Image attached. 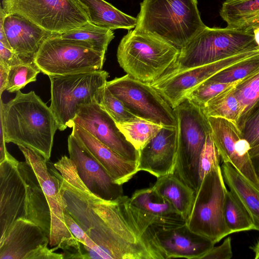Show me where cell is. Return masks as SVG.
Here are the masks:
<instances>
[{
  "label": "cell",
  "instance_id": "37",
  "mask_svg": "<svg viewBox=\"0 0 259 259\" xmlns=\"http://www.w3.org/2000/svg\"><path fill=\"white\" fill-rule=\"evenodd\" d=\"M221 157L213 142L211 133L206 137L198 162L199 185L205 175L220 166Z\"/></svg>",
  "mask_w": 259,
  "mask_h": 259
},
{
  "label": "cell",
  "instance_id": "17",
  "mask_svg": "<svg viewBox=\"0 0 259 259\" xmlns=\"http://www.w3.org/2000/svg\"><path fill=\"white\" fill-rule=\"evenodd\" d=\"M127 161L138 163L139 151L130 143L115 121L98 103L82 104L72 121Z\"/></svg>",
  "mask_w": 259,
  "mask_h": 259
},
{
  "label": "cell",
  "instance_id": "46",
  "mask_svg": "<svg viewBox=\"0 0 259 259\" xmlns=\"http://www.w3.org/2000/svg\"><path fill=\"white\" fill-rule=\"evenodd\" d=\"M255 254L254 258L259 259V240L257 242L255 245L251 247Z\"/></svg>",
  "mask_w": 259,
  "mask_h": 259
},
{
  "label": "cell",
  "instance_id": "8",
  "mask_svg": "<svg viewBox=\"0 0 259 259\" xmlns=\"http://www.w3.org/2000/svg\"><path fill=\"white\" fill-rule=\"evenodd\" d=\"M108 77V73L103 70L49 77L51 81L50 107L59 131L70 127L80 105L100 103Z\"/></svg>",
  "mask_w": 259,
  "mask_h": 259
},
{
  "label": "cell",
  "instance_id": "30",
  "mask_svg": "<svg viewBox=\"0 0 259 259\" xmlns=\"http://www.w3.org/2000/svg\"><path fill=\"white\" fill-rule=\"evenodd\" d=\"M233 89L240 106L237 126L240 130L249 112L259 102V71L241 80Z\"/></svg>",
  "mask_w": 259,
  "mask_h": 259
},
{
  "label": "cell",
  "instance_id": "18",
  "mask_svg": "<svg viewBox=\"0 0 259 259\" xmlns=\"http://www.w3.org/2000/svg\"><path fill=\"white\" fill-rule=\"evenodd\" d=\"M69 158L77 175L88 189L107 201H114L123 195L122 185L115 183L104 167L70 134L67 140Z\"/></svg>",
  "mask_w": 259,
  "mask_h": 259
},
{
  "label": "cell",
  "instance_id": "35",
  "mask_svg": "<svg viewBox=\"0 0 259 259\" xmlns=\"http://www.w3.org/2000/svg\"><path fill=\"white\" fill-rule=\"evenodd\" d=\"M240 81L234 83H221L208 78L190 92L186 98L203 108L209 100Z\"/></svg>",
  "mask_w": 259,
  "mask_h": 259
},
{
  "label": "cell",
  "instance_id": "34",
  "mask_svg": "<svg viewBox=\"0 0 259 259\" xmlns=\"http://www.w3.org/2000/svg\"><path fill=\"white\" fill-rule=\"evenodd\" d=\"M40 70L33 63H24L9 68L6 90L14 93L23 89L28 83L36 80Z\"/></svg>",
  "mask_w": 259,
  "mask_h": 259
},
{
  "label": "cell",
  "instance_id": "27",
  "mask_svg": "<svg viewBox=\"0 0 259 259\" xmlns=\"http://www.w3.org/2000/svg\"><path fill=\"white\" fill-rule=\"evenodd\" d=\"M220 14L228 27L247 28L259 21V0H225Z\"/></svg>",
  "mask_w": 259,
  "mask_h": 259
},
{
  "label": "cell",
  "instance_id": "31",
  "mask_svg": "<svg viewBox=\"0 0 259 259\" xmlns=\"http://www.w3.org/2000/svg\"><path fill=\"white\" fill-rule=\"evenodd\" d=\"M234 86L215 96L205 105L203 110L207 117L223 118L237 125L240 106L234 94Z\"/></svg>",
  "mask_w": 259,
  "mask_h": 259
},
{
  "label": "cell",
  "instance_id": "14",
  "mask_svg": "<svg viewBox=\"0 0 259 259\" xmlns=\"http://www.w3.org/2000/svg\"><path fill=\"white\" fill-rule=\"evenodd\" d=\"M259 54V49L246 51L204 65L178 72L150 83L174 108L200 84L219 71Z\"/></svg>",
  "mask_w": 259,
  "mask_h": 259
},
{
  "label": "cell",
  "instance_id": "21",
  "mask_svg": "<svg viewBox=\"0 0 259 259\" xmlns=\"http://www.w3.org/2000/svg\"><path fill=\"white\" fill-rule=\"evenodd\" d=\"M49 244V238L40 227L18 219L0 239V259H28L34 251Z\"/></svg>",
  "mask_w": 259,
  "mask_h": 259
},
{
  "label": "cell",
  "instance_id": "16",
  "mask_svg": "<svg viewBox=\"0 0 259 259\" xmlns=\"http://www.w3.org/2000/svg\"><path fill=\"white\" fill-rule=\"evenodd\" d=\"M10 153L0 162V239L18 219L27 218V185Z\"/></svg>",
  "mask_w": 259,
  "mask_h": 259
},
{
  "label": "cell",
  "instance_id": "42",
  "mask_svg": "<svg viewBox=\"0 0 259 259\" xmlns=\"http://www.w3.org/2000/svg\"><path fill=\"white\" fill-rule=\"evenodd\" d=\"M249 155L254 171L259 181V144L250 148Z\"/></svg>",
  "mask_w": 259,
  "mask_h": 259
},
{
  "label": "cell",
  "instance_id": "9",
  "mask_svg": "<svg viewBox=\"0 0 259 259\" xmlns=\"http://www.w3.org/2000/svg\"><path fill=\"white\" fill-rule=\"evenodd\" d=\"M227 190L221 166L211 169L196 191L191 211L186 220L191 230L215 243L231 234L224 216Z\"/></svg>",
  "mask_w": 259,
  "mask_h": 259
},
{
  "label": "cell",
  "instance_id": "25",
  "mask_svg": "<svg viewBox=\"0 0 259 259\" xmlns=\"http://www.w3.org/2000/svg\"><path fill=\"white\" fill-rule=\"evenodd\" d=\"M153 188L167 200L178 213L187 220L191 211L195 191L174 173L157 178Z\"/></svg>",
  "mask_w": 259,
  "mask_h": 259
},
{
  "label": "cell",
  "instance_id": "7",
  "mask_svg": "<svg viewBox=\"0 0 259 259\" xmlns=\"http://www.w3.org/2000/svg\"><path fill=\"white\" fill-rule=\"evenodd\" d=\"M177 129L174 174L196 192L199 186L198 162L211 128L203 108L185 98L174 108Z\"/></svg>",
  "mask_w": 259,
  "mask_h": 259
},
{
  "label": "cell",
  "instance_id": "10",
  "mask_svg": "<svg viewBox=\"0 0 259 259\" xmlns=\"http://www.w3.org/2000/svg\"><path fill=\"white\" fill-rule=\"evenodd\" d=\"M59 34L45 40L33 58L41 72L49 77L102 70L105 53Z\"/></svg>",
  "mask_w": 259,
  "mask_h": 259
},
{
  "label": "cell",
  "instance_id": "11",
  "mask_svg": "<svg viewBox=\"0 0 259 259\" xmlns=\"http://www.w3.org/2000/svg\"><path fill=\"white\" fill-rule=\"evenodd\" d=\"M2 7L6 14L21 15L53 33L61 34L90 22L77 0H3Z\"/></svg>",
  "mask_w": 259,
  "mask_h": 259
},
{
  "label": "cell",
  "instance_id": "19",
  "mask_svg": "<svg viewBox=\"0 0 259 259\" xmlns=\"http://www.w3.org/2000/svg\"><path fill=\"white\" fill-rule=\"evenodd\" d=\"M177 153V126H163L139 150L137 169L148 172L157 178L174 174Z\"/></svg>",
  "mask_w": 259,
  "mask_h": 259
},
{
  "label": "cell",
  "instance_id": "26",
  "mask_svg": "<svg viewBox=\"0 0 259 259\" xmlns=\"http://www.w3.org/2000/svg\"><path fill=\"white\" fill-rule=\"evenodd\" d=\"M221 168L225 182L249 213L254 230L259 231V190L230 164L223 162Z\"/></svg>",
  "mask_w": 259,
  "mask_h": 259
},
{
  "label": "cell",
  "instance_id": "2",
  "mask_svg": "<svg viewBox=\"0 0 259 259\" xmlns=\"http://www.w3.org/2000/svg\"><path fill=\"white\" fill-rule=\"evenodd\" d=\"M25 159L18 168L27 185V218L40 227L49 238L53 250L60 248L64 258H82L80 243L66 225L61 180L54 166L36 151L19 146Z\"/></svg>",
  "mask_w": 259,
  "mask_h": 259
},
{
  "label": "cell",
  "instance_id": "22",
  "mask_svg": "<svg viewBox=\"0 0 259 259\" xmlns=\"http://www.w3.org/2000/svg\"><path fill=\"white\" fill-rule=\"evenodd\" d=\"M71 133L104 167L113 181L123 185L138 171L137 164L124 159L82 127L73 124Z\"/></svg>",
  "mask_w": 259,
  "mask_h": 259
},
{
  "label": "cell",
  "instance_id": "43",
  "mask_svg": "<svg viewBox=\"0 0 259 259\" xmlns=\"http://www.w3.org/2000/svg\"><path fill=\"white\" fill-rule=\"evenodd\" d=\"M9 69L0 64V95L6 90L8 77Z\"/></svg>",
  "mask_w": 259,
  "mask_h": 259
},
{
  "label": "cell",
  "instance_id": "36",
  "mask_svg": "<svg viewBox=\"0 0 259 259\" xmlns=\"http://www.w3.org/2000/svg\"><path fill=\"white\" fill-rule=\"evenodd\" d=\"M99 104L116 123L130 121L139 118L133 114L122 101L113 95L106 87Z\"/></svg>",
  "mask_w": 259,
  "mask_h": 259
},
{
  "label": "cell",
  "instance_id": "1",
  "mask_svg": "<svg viewBox=\"0 0 259 259\" xmlns=\"http://www.w3.org/2000/svg\"><path fill=\"white\" fill-rule=\"evenodd\" d=\"M61 180L65 208L107 259H147L151 248L148 227L123 195L107 201L92 193L78 177L70 158L63 156L54 164Z\"/></svg>",
  "mask_w": 259,
  "mask_h": 259
},
{
  "label": "cell",
  "instance_id": "44",
  "mask_svg": "<svg viewBox=\"0 0 259 259\" xmlns=\"http://www.w3.org/2000/svg\"><path fill=\"white\" fill-rule=\"evenodd\" d=\"M6 143L3 127L0 123V162L5 160L9 153L7 150Z\"/></svg>",
  "mask_w": 259,
  "mask_h": 259
},
{
  "label": "cell",
  "instance_id": "3",
  "mask_svg": "<svg viewBox=\"0 0 259 259\" xmlns=\"http://www.w3.org/2000/svg\"><path fill=\"white\" fill-rule=\"evenodd\" d=\"M0 123L6 143L33 149L49 160L58 124L50 107L34 91L20 90L6 103L1 98Z\"/></svg>",
  "mask_w": 259,
  "mask_h": 259
},
{
  "label": "cell",
  "instance_id": "40",
  "mask_svg": "<svg viewBox=\"0 0 259 259\" xmlns=\"http://www.w3.org/2000/svg\"><path fill=\"white\" fill-rule=\"evenodd\" d=\"M232 255L231 239L228 237L220 246H214L201 259H230Z\"/></svg>",
  "mask_w": 259,
  "mask_h": 259
},
{
  "label": "cell",
  "instance_id": "23",
  "mask_svg": "<svg viewBox=\"0 0 259 259\" xmlns=\"http://www.w3.org/2000/svg\"><path fill=\"white\" fill-rule=\"evenodd\" d=\"M130 203L150 225L168 226L186 222L169 202L153 188L135 191Z\"/></svg>",
  "mask_w": 259,
  "mask_h": 259
},
{
  "label": "cell",
  "instance_id": "28",
  "mask_svg": "<svg viewBox=\"0 0 259 259\" xmlns=\"http://www.w3.org/2000/svg\"><path fill=\"white\" fill-rule=\"evenodd\" d=\"M64 39L81 42L97 51L106 53L108 46L114 38L112 30L88 23L77 28L59 34Z\"/></svg>",
  "mask_w": 259,
  "mask_h": 259
},
{
  "label": "cell",
  "instance_id": "4",
  "mask_svg": "<svg viewBox=\"0 0 259 259\" xmlns=\"http://www.w3.org/2000/svg\"><path fill=\"white\" fill-rule=\"evenodd\" d=\"M197 5V0H143L134 30L180 50L206 27Z\"/></svg>",
  "mask_w": 259,
  "mask_h": 259
},
{
  "label": "cell",
  "instance_id": "29",
  "mask_svg": "<svg viewBox=\"0 0 259 259\" xmlns=\"http://www.w3.org/2000/svg\"><path fill=\"white\" fill-rule=\"evenodd\" d=\"M224 216L231 233L254 230V224L246 208L230 190H227L224 206Z\"/></svg>",
  "mask_w": 259,
  "mask_h": 259
},
{
  "label": "cell",
  "instance_id": "38",
  "mask_svg": "<svg viewBox=\"0 0 259 259\" xmlns=\"http://www.w3.org/2000/svg\"><path fill=\"white\" fill-rule=\"evenodd\" d=\"M240 130L250 147L259 144V102L249 112Z\"/></svg>",
  "mask_w": 259,
  "mask_h": 259
},
{
  "label": "cell",
  "instance_id": "20",
  "mask_svg": "<svg viewBox=\"0 0 259 259\" xmlns=\"http://www.w3.org/2000/svg\"><path fill=\"white\" fill-rule=\"evenodd\" d=\"M0 25L3 27L12 51L26 63H33L44 40L57 34L44 29L21 15L6 14L2 7Z\"/></svg>",
  "mask_w": 259,
  "mask_h": 259
},
{
  "label": "cell",
  "instance_id": "15",
  "mask_svg": "<svg viewBox=\"0 0 259 259\" xmlns=\"http://www.w3.org/2000/svg\"><path fill=\"white\" fill-rule=\"evenodd\" d=\"M213 142L223 162L230 164L253 187L259 190V181L249 155L248 142L233 122L216 117H207Z\"/></svg>",
  "mask_w": 259,
  "mask_h": 259
},
{
  "label": "cell",
  "instance_id": "33",
  "mask_svg": "<svg viewBox=\"0 0 259 259\" xmlns=\"http://www.w3.org/2000/svg\"><path fill=\"white\" fill-rule=\"evenodd\" d=\"M259 71V54L249 57L219 71L208 79L221 83H234Z\"/></svg>",
  "mask_w": 259,
  "mask_h": 259
},
{
  "label": "cell",
  "instance_id": "13",
  "mask_svg": "<svg viewBox=\"0 0 259 259\" xmlns=\"http://www.w3.org/2000/svg\"><path fill=\"white\" fill-rule=\"evenodd\" d=\"M151 244L162 259H201L215 243L190 229L186 222L172 225H150Z\"/></svg>",
  "mask_w": 259,
  "mask_h": 259
},
{
  "label": "cell",
  "instance_id": "12",
  "mask_svg": "<svg viewBox=\"0 0 259 259\" xmlns=\"http://www.w3.org/2000/svg\"><path fill=\"white\" fill-rule=\"evenodd\" d=\"M106 87L136 116L162 126H177L174 108L149 83L126 74L107 81Z\"/></svg>",
  "mask_w": 259,
  "mask_h": 259
},
{
  "label": "cell",
  "instance_id": "39",
  "mask_svg": "<svg viewBox=\"0 0 259 259\" xmlns=\"http://www.w3.org/2000/svg\"><path fill=\"white\" fill-rule=\"evenodd\" d=\"M64 220L69 231L80 243L96 251L103 259H107L103 250L91 239L87 233L80 227L65 208L64 211Z\"/></svg>",
  "mask_w": 259,
  "mask_h": 259
},
{
  "label": "cell",
  "instance_id": "5",
  "mask_svg": "<svg viewBox=\"0 0 259 259\" xmlns=\"http://www.w3.org/2000/svg\"><path fill=\"white\" fill-rule=\"evenodd\" d=\"M258 49L250 29L206 26L180 50L176 61L158 79Z\"/></svg>",
  "mask_w": 259,
  "mask_h": 259
},
{
  "label": "cell",
  "instance_id": "24",
  "mask_svg": "<svg viewBox=\"0 0 259 259\" xmlns=\"http://www.w3.org/2000/svg\"><path fill=\"white\" fill-rule=\"evenodd\" d=\"M87 11L90 23L112 30L135 28L137 18L120 11L104 0H77Z\"/></svg>",
  "mask_w": 259,
  "mask_h": 259
},
{
  "label": "cell",
  "instance_id": "32",
  "mask_svg": "<svg viewBox=\"0 0 259 259\" xmlns=\"http://www.w3.org/2000/svg\"><path fill=\"white\" fill-rule=\"evenodd\" d=\"M116 125L126 139L138 151L163 127L139 117L130 121L117 123Z\"/></svg>",
  "mask_w": 259,
  "mask_h": 259
},
{
  "label": "cell",
  "instance_id": "45",
  "mask_svg": "<svg viewBox=\"0 0 259 259\" xmlns=\"http://www.w3.org/2000/svg\"><path fill=\"white\" fill-rule=\"evenodd\" d=\"M252 30L254 34L255 40L259 47V22L256 23L251 27L247 28Z\"/></svg>",
  "mask_w": 259,
  "mask_h": 259
},
{
  "label": "cell",
  "instance_id": "6",
  "mask_svg": "<svg viewBox=\"0 0 259 259\" xmlns=\"http://www.w3.org/2000/svg\"><path fill=\"white\" fill-rule=\"evenodd\" d=\"M179 53V49L158 37L130 30L119 42L117 59L127 74L150 84L163 75Z\"/></svg>",
  "mask_w": 259,
  "mask_h": 259
},
{
  "label": "cell",
  "instance_id": "41",
  "mask_svg": "<svg viewBox=\"0 0 259 259\" xmlns=\"http://www.w3.org/2000/svg\"><path fill=\"white\" fill-rule=\"evenodd\" d=\"M25 62L18 54L0 42V64L7 68Z\"/></svg>",
  "mask_w": 259,
  "mask_h": 259
}]
</instances>
